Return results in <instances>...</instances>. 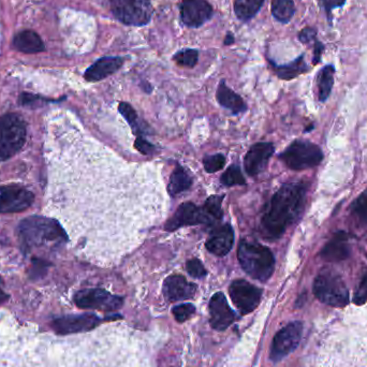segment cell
<instances>
[{
    "label": "cell",
    "instance_id": "cell-1",
    "mask_svg": "<svg viewBox=\"0 0 367 367\" xmlns=\"http://www.w3.org/2000/svg\"><path fill=\"white\" fill-rule=\"evenodd\" d=\"M74 151L65 195L74 209L69 231L86 257H124L166 213L159 176L149 165L126 162L93 142Z\"/></svg>",
    "mask_w": 367,
    "mask_h": 367
},
{
    "label": "cell",
    "instance_id": "cell-2",
    "mask_svg": "<svg viewBox=\"0 0 367 367\" xmlns=\"http://www.w3.org/2000/svg\"><path fill=\"white\" fill-rule=\"evenodd\" d=\"M303 184L289 182L280 187L271 200L268 209L261 220L265 238H278L295 222L303 209L305 199Z\"/></svg>",
    "mask_w": 367,
    "mask_h": 367
},
{
    "label": "cell",
    "instance_id": "cell-3",
    "mask_svg": "<svg viewBox=\"0 0 367 367\" xmlns=\"http://www.w3.org/2000/svg\"><path fill=\"white\" fill-rule=\"evenodd\" d=\"M238 259L242 269L253 280L265 282L274 273L275 258L272 251L257 242L241 241Z\"/></svg>",
    "mask_w": 367,
    "mask_h": 367
},
{
    "label": "cell",
    "instance_id": "cell-4",
    "mask_svg": "<svg viewBox=\"0 0 367 367\" xmlns=\"http://www.w3.org/2000/svg\"><path fill=\"white\" fill-rule=\"evenodd\" d=\"M23 243L30 247H41L67 241V234L59 222L43 217H30L20 226Z\"/></svg>",
    "mask_w": 367,
    "mask_h": 367
},
{
    "label": "cell",
    "instance_id": "cell-5",
    "mask_svg": "<svg viewBox=\"0 0 367 367\" xmlns=\"http://www.w3.org/2000/svg\"><path fill=\"white\" fill-rule=\"evenodd\" d=\"M26 140V126L20 115L0 117V161L10 159L22 149Z\"/></svg>",
    "mask_w": 367,
    "mask_h": 367
},
{
    "label": "cell",
    "instance_id": "cell-6",
    "mask_svg": "<svg viewBox=\"0 0 367 367\" xmlns=\"http://www.w3.org/2000/svg\"><path fill=\"white\" fill-rule=\"evenodd\" d=\"M314 295L319 301L328 306L345 307L350 297L343 278L331 271H324L314 282Z\"/></svg>",
    "mask_w": 367,
    "mask_h": 367
},
{
    "label": "cell",
    "instance_id": "cell-7",
    "mask_svg": "<svg viewBox=\"0 0 367 367\" xmlns=\"http://www.w3.org/2000/svg\"><path fill=\"white\" fill-rule=\"evenodd\" d=\"M109 3L114 17L125 25L144 26L153 15L151 0H109Z\"/></svg>",
    "mask_w": 367,
    "mask_h": 367
},
{
    "label": "cell",
    "instance_id": "cell-8",
    "mask_svg": "<svg viewBox=\"0 0 367 367\" xmlns=\"http://www.w3.org/2000/svg\"><path fill=\"white\" fill-rule=\"evenodd\" d=\"M324 158V154L319 146L308 141L293 142L284 153L280 159L292 170H305L318 166Z\"/></svg>",
    "mask_w": 367,
    "mask_h": 367
},
{
    "label": "cell",
    "instance_id": "cell-9",
    "mask_svg": "<svg viewBox=\"0 0 367 367\" xmlns=\"http://www.w3.org/2000/svg\"><path fill=\"white\" fill-rule=\"evenodd\" d=\"M303 333V324L293 321L284 326L275 335L271 346L270 359L273 362H280L284 357L297 349Z\"/></svg>",
    "mask_w": 367,
    "mask_h": 367
},
{
    "label": "cell",
    "instance_id": "cell-10",
    "mask_svg": "<svg viewBox=\"0 0 367 367\" xmlns=\"http://www.w3.org/2000/svg\"><path fill=\"white\" fill-rule=\"evenodd\" d=\"M74 303L78 308L115 311L123 306L124 299L103 289H85L74 295Z\"/></svg>",
    "mask_w": 367,
    "mask_h": 367
},
{
    "label": "cell",
    "instance_id": "cell-11",
    "mask_svg": "<svg viewBox=\"0 0 367 367\" xmlns=\"http://www.w3.org/2000/svg\"><path fill=\"white\" fill-rule=\"evenodd\" d=\"M217 222L209 214L205 207H197L192 202H186L178 207L176 214L173 215L166 224L167 231H176L182 227L197 226V224H214Z\"/></svg>",
    "mask_w": 367,
    "mask_h": 367
},
{
    "label": "cell",
    "instance_id": "cell-12",
    "mask_svg": "<svg viewBox=\"0 0 367 367\" xmlns=\"http://www.w3.org/2000/svg\"><path fill=\"white\" fill-rule=\"evenodd\" d=\"M230 297L241 314L247 315L260 304L262 290L244 280H236L229 287Z\"/></svg>",
    "mask_w": 367,
    "mask_h": 367
},
{
    "label": "cell",
    "instance_id": "cell-13",
    "mask_svg": "<svg viewBox=\"0 0 367 367\" xmlns=\"http://www.w3.org/2000/svg\"><path fill=\"white\" fill-rule=\"evenodd\" d=\"M101 322L103 319L94 314L68 315L54 319L50 326L59 335H68L92 331Z\"/></svg>",
    "mask_w": 367,
    "mask_h": 367
},
{
    "label": "cell",
    "instance_id": "cell-14",
    "mask_svg": "<svg viewBox=\"0 0 367 367\" xmlns=\"http://www.w3.org/2000/svg\"><path fill=\"white\" fill-rule=\"evenodd\" d=\"M34 195L22 186L8 185L0 187V214L23 212L30 207Z\"/></svg>",
    "mask_w": 367,
    "mask_h": 367
},
{
    "label": "cell",
    "instance_id": "cell-15",
    "mask_svg": "<svg viewBox=\"0 0 367 367\" xmlns=\"http://www.w3.org/2000/svg\"><path fill=\"white\" fill-rule=\"evenodd\" d=\"M180 12L186 26L197 28L212 17L213 8L207 0H182Z\"/></svg>",
    "mask_w": 367,
    "mask_h": 367
},
{
    "label": "cell",
    "instance_id": "cell-16",
    "mask_svg": "<svg viewBox=\"0 0 367 367\" xmlns=\"http://www.w3.org/2000/svg\"><path fill=\"white\" fill-rule=\"evenodd\" d=\"M209 322L216 331H224L235 320V314L229 306L226 297L222 292H217L209 301Z\"/></svg>",
    "mask_w": 367,
    "mask_h": 367
},
{
    "label": "cell",
    "instance_id": "cell-17",
    "mask_svg": "<svg viewBox=\"0 0 367 367\" xmlns=\"http://www.w3.org/2000/svg\"><path fill=\"white\" fill-rule=\"evenodd\" d=\"M273 154L274 145L269 142H262L251 146L244 159V166L247 174L249 176H255L264 171Z\"/></svg>",
    "mask_w": 367,
    "mask_h": 367
},
{
    "label": "cell",
    "instance_id": "cell-18",
    "mask_svg": "<svg viewBox=\"0 0 367 367\" xmlns=\"http://www.w3.org/2000/svg\"><path fill=\"white\" fill-rule=\"evenodd\" d=\"M163 295L170 302L192 299L197 293V284L188 282L182 275H170L163 282Z\"/></svg>",
    "mask_w": 367,
    "mask_h": 367
},
{
    "label": "cell",
    "instance_id": "cell-19",
    "mask_svg": "<svg viewBox=\"0 0 367 367\" xmlns=\"http://www.w3.org/2000/svg\"><path fill=\"white\" fill-rule=\"evenodd\" d=\"M234 244V231L230 224H224L215 229L214 231L211 233L207 238V251L219 257H224L228 255L233 247Z\"/></svg>",
    "mask_w": 367,
    "mask_h": 367
},
{
    "label": "cell",
    "instance_id": "cell-20",
    "mask_svg": "<svg viewBox=\"0 0 367 367\" xmlns=\"http://www.w3.org/2000/svg\"><path fill=\"white\" fill-rule=\"evenodd\" d=\"M351 249L348 235L341 231L334 234L331 241L328 242L321 251V258L328 262H339L346 260L350 255Z\"/></svg>",
    "mask_w": 367,
    "mask_h": 367
},
{
    "label": "cell",
    "instance_id": "cell-21",
    "mask_svg": "<svg viewBox=\"0 0 367 367\" xmlns=\"http://www.w3.org/2000/svg\"><path fill=\"white\" fill-rule=\"evenodd\" d=\"M124 61L123 57H103L86 70L84 78L88 82L103 80L122 68Z\"/></svg>",
    "mask_w": 367,
    "mask_h": 367
},
{
    "label": "cell",
    "instance_id": "cell-22",
    "mask_svg": "<svg viewBox=\"0 0 367 367\" xmlns=\"http://www.w3.org/2000/svg\"><path fill=\"white\" fill-rule=\"evenodd\" d=\"M217 101L219 105L230 109L234 115L244 113L247 109L246 103H244L241 96H238V94L234 93L233 90H230L224 83V81L220 82L217 90Z\"/></svg>",
    "mask_w": 367,
    "mask_h": 367
},
{
    "label": "cell",
    "instance_id": "cell-23",
    "mask_svg": "<svg viewBox=\"0 0 367 367\" xmlns=\"http://www.w3.org/2000/svg\"><path fill=\"white\" fill-rule=\"evenodd\" d=\"M15 49L23 53L34 54L39 53L44 50L43 41L40 38L39 34L32 32V30H23L15 36Z\"/></svg>",
    "mask_w": 367,
    "mask_h": 367
},
{
    "label": "cell",
    "instance_id": "cell-24",
    "mask_svg": "<svg viewBox=\"0 0 367 367\" xmlns=\"http://www.w3.org/2000/svg\"><path fill=\"white\" fill-rule=\"evenodd\" d=\"M191 185L192 180L189 174L186 172L185 169L178 165L176 170L171 176L170 182H169L167 189H168L169 195L174 197V196H178L180 192L189 189Z\"/></svg>",
    "mask_w": 367,
    "mask_h": 367
},
{
    "label": "cell",
    "instance_id": "cell-25",
    "mask_svg": "<svg viewBox=\"0 0 367 367\" xmlns=\"http://www.w3.org/2000/svg\"><path fill=\"white\" fill-rule=\"evenodd\" d=\"M334 74H335V68L333 65H328L319 71L317 84H318L319 100L322 103L326 101L331 94L334 85Z\"/></svg>",
    "mask_w": 367,
    "mask_h": 367
},
{
    "label": "cell",
    "instance_id": "cell-26",
    "mask_svg": "<svg viewBox=\"0 0 367 367\" xmlns=\"http://www.w3.org/2000/svg\"><path fill=\"white\" fill-rule=\"evenodd\" d=\"M264 0H234V12L238 20L249 21L260 10Z\"/></svg>",
    "mask_w": 367,
    "mask_h": 367
},
{
    "label": "cell",
    "instance_id": "cell-27",
    "mask_svg": "<svg viewBox=\"0 0 367 367\" xmlns=\"http://www.w3.org/2000/svg\"><path fill=\"white\" fill-rule=\"evenodd\" d=\"M307 70H308V66L305 63L304 55H301L295 61L287 65L276 67L278 78L282 80H291V78H297L300 74L307 72Z\"/></svg>",
    "mask_w": 367,
    "mask_h": 367
},
{
    "label": "cell",
    "instance_id": "cell-28",
    "mask_svg": "<svg viewBox=\"0 0 367 367\" xmlns=\"http://www.w3.org/2000/svg\"><path fill=\"white\" fill-rule=\"evenodd\" d=\"M295 13V6L293 0H273L272 14L278 22L287 24L291 21Z\"/></svg>",
    "mask_w": 367,
    "mask_h": 367
},
{
    "label": "cell",
    "instance_id": "cell-29",
    "mask_svg": "<svg viewBox=\"0 0 367 367\" xmlns=\"http://www.w3.org/2000/svg\"><path fill=\"white\" fill-rule=\"evenodd\" d=\"M222 185L227 187H232L235 185H245V178H244L243 173H242L240 167L236 165H232L227 169L226 172L222 174Z\"/></svg>",
    "mask_w": 367,
    "mask_h": 367
},
{
    "label": "cell",
    "instance_id": "cell-30",
    "mask_svg": "<svg viewBox=\"0 0 367 367\" xmlns=\"http://www.w3.org/2000/svg\"><path fill=\"white\" fill-rule=\"evenodd\" d=\"M173 59L178 66L193 68L199 59V52L193 49L182 50V51L178 52L173 56Z\"/></svg>",
    "mask_w": 367,
    "mask_h": 367
},
{
    "label": "cell",
    "instance_id": "cell-31",
    "mask_svg": "<svg viewBox=\"0 0 367 367\" xmlns=\"http://www.w3.org/2000/svg\"><path fill=\"white\" fill-rule=\"evenodd\" d=\"M224 196H211L209 199L205 201V205L203 207H205L209 214L216 220V222H220L224 213H222V201H224Z\"/></svg>",
    "mask_w": 367,
    "mask_h": 367
},
{
    "label": "cell",
    "instance_id": "cell-32",
    "mask_svg": "<svg viewBox=\"0 0 367 367\" xmlns=\"http://www.w3.org/2000/svg\"><path fill=\"white\" fill-rule=\"evenodd\" d=\"M226 165V157L222 154L207 156L203 159V166L207 173H215L222 170Z\"/></svg>",
    "mask_w": 367,
    "mask_h": 367
},
{
    "label": "cell",
    "instance_id": "cell-33",
    "mask_svg": "<svg viewBox=\"0 0 367 367\" xmlns=\"http://www.w3.org/2000/svg\"><path fill=\"white\" fill-rule=\"evenodd\" d=\"M353 214L361 222L367 224V189L361 193L360 197L355 200L353 207Z\"/></svg>",
    "mask_w": 367,
    "mask_h": 367
},
{
    "label": "cell",
    "instance_id": "cell-34",
    "mask_svg": "<svg viewBox=\"0 0 367 367\" xmlns=\"http://www.w3.org/2000/svg\"><path fill=\"white\" fill-rule=\"evenodd\" d=\"M119 112L124 115L125 118L127 119V122L132 125V130L134 134H140V127L138 124V116H136V111L132 109V105H128L126 103H122L118 107Z\"/></svg>",
    "mask_w": 367,
    "mask_h": 367
},
{
    "label": "cell",
    "instance_id": "cell-35",
    "mask_svg": "<svg viewBox=\"0 0 367 367\" xmlns=\"http://www.w3.org/2000/svg\"><path fill=\"white\" fill-rule=\"evenodd\" d=\"M172 313L176 321L182 324V322H185L192 315L195 314L196 307L190 304V303H186V304H180L173 307Z\"/></svg>",
    "mask_w": 367,
    "mask_h": 367
},
{
    "label": "cell",
    "instance_id": "cell-36",
    "mask_svg": "<svg viewBox=\"0 0 367 367\" xmlns=\"http://www.w3.org/2000/svg\"><path fill=\"white\" fill-rule=\"evenodd\" d=\"M186 269L187 272L189 273L190 276L195 278H202L207 276V269L205 268V265L199 259H190L186 263Z\"/></svg>",
    "mask_w": 367,
    "mask_h": 367
},
{
    "label": "cell",
    "instance_id": "cell-37",
    "mask_svg": "<svg viewBox=\"0 0 367 367\" xmlns=\"http://www.w3.org/2000/svg\"><path fill=\"white\" fill-rule=\"evenodd\" d=\"M353 303L355 305H363L367 302V273L363 275L361 278L360 284L355 289V295H353Z\"/></svg>",
    "mask_w": 367,
    "mask_h": 367
},
{
    "label": "cell",
    "instance_id": "cell-38",
    "mask_svg": "<svg viewBox=\"0 0 367 367\" xmlns=\"http://www.w3.org/2000/svg\"><path fill=\"white\" fill-rule=\"evenodd\" d=\"M320 3L328 14V20L332 24V10L336 8H342L345 6L346 0H320Z\"/></svg>",
    "mask_w": 367,
    "mask_h": 367
},
{
    "label": "cell",
    "instance_id": "cell-39",
    "mask_svg": "<svg viewBox=\"0 0 367 367\" xmlns=\"http://www.w3.org/2000/svg\"><path fill=\"white\" fill-rule=\"evenodd\" d=\"M299 39L302 43H311L317 40V32L311 27H306L304 30H301L299 34Z\"/></svg>",
    "mask_w": 367,
    "mask_h": 367
},
{
    "label": "cell",
    "instance_id": "cell-40",
    "mask_svg": "<svg viewBox=\"0 0 367 367\" xmlns=\"http://www.w3.org/2000/svg\"><path fill=\"white\" fill-rule=\"evenodd\" d=\"M134 146H136V149H138V151H141V153L144 154V155H149V154H151V151L155 149V147H154L151 143H149V142L146 141L143 136L136 138V143H134Z\"/></svg>",
    "mask_w": 367,
    "mask_h": 367
},
{
    "label": "cell",
    "instance_id": "cell-41",
    "mask_svg": "<svg viewBox=\"0 0 367 367\" xmlns=\"http://www.w3.org/2000/svg\"><path fill=\"white\" fill-rule=\"evenodd\" d=\"M324 44L321 43V42L318 41V40H316V41H315L314 61H313L314 65H317V63H320L321 54H322V51H324Z\"/></svg>",
    "mask_w": 367,
    "mask_h": 367
},
{
    "label": "cell",
    "instance_id": "cell-42",
    "mask_svg": "<svg viewBox=\"0 0 367 367\" xmlns=\"http://www.w3.org/2000/svg\"><path fill=\"white\" fill-rule=\"evenodd\" d=\"M8 299H9V295H8L7 293H5L3 290L0 289V305L3 304L5 302H7Z\"/></svg>",
    "mask_w": 367,
    "mask_h": 367
},
{
    "label": "cell",
    "instance_id": "cell-43",
    "mask_svg": "<svg viewBox=\"0 0 367 367\" xmlns=\"http://www.w3.org/2000/svg\"><path fill=\"white\" fill-rule=\"evenodd\" d=\"M233 42H234L233 34H227L226 39H224V44H226V45H230V44L233 43Z\"/></svg>",
    "mask_w": 367,
    "mask_h": 367
},
{
    "label": "cell",
    "instance_id": "cell-44",
    "mask_svg": "<svg viewBox=\"0 0 367 367\" xmlns=\"http://www.w3.org/2000/svg\"><path fill=\"white\" fill-rule=\"evenodd\" d=\"M1 282H3V280H1V277H0V284H1Z\"/></svg>",
    "mask_w": 367,
    "mask_h": 367
}]
</instances>
